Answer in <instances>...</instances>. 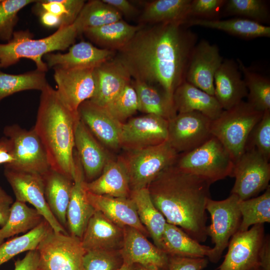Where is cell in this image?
Listing matches in <instances>:
<instances>
[{
    "mask_svg": "<svg viewBox=\"0 0 270 270\" xmlns=\"http://www.w3.org/2000/svg\"><path fill=\"white\" fill-rule=\"evenodd\" d=\"M168 120L146 114L132 118L122 124L120 148L126 151L156 146L168 140Z\"/></svg>",
    "mask_w": 270,
    "mask_h": 270,
    "instance_id": "obj_15",
    "label": "cell"
},
{
    "mask_svg": "<svg viewBox=\"0 0 270 270\" xmlns=\"http://www.w3.org/2000/svg\"><path fill=\"white\" fill-rule=\"evenodd\" d=\"M14 160L10 152L8 138L4 136L0 138V164H8Z\"/></svg>",
    "mask_w": 270,
    "mask_h": 270,
    "instance_id": "obj_54",
    "label": "cell"
},
{
    "mask_svg": "<svg viewBox=\"0 0 270 270\" xmlns=\"http://www.w3.org/2000/svg\"><path fill=\"white\" fill-rule=\"evenodd\" d=\"M238 62L240 70L244 74V80L248 90L247 102L260 112L270 110V80L249 70L240 60H238Z\"/></svg>",
    "mask_w": 270,
    "mask_h": 270,
    "instance_id": "obj_40",
    "label": "cell"
},
{
    "mask_svg": "<svg viewBox=\"0 0 270 270\" xmlns=\"http://www.w3.org/2000/svg\"><path fill=\"white\" fill-rule=\"evenodd\" d=\"M124 240L118 250L123 262L138 264L151 270L168 268V256L150 242L138 230L124 227Z\"/></svg>",
    "mask_w": 270,
    "mask_h": 270,
    "instance_id": "obj_18",
    "label": "cell"
},
{
    "mask_svg": "<svg viewBox=\"0 0 270 270\" xmlns=\"http://www.w3.org/2000/svg\"><path fill=\"white\" fill-rule=\"evenodd\" d=\"M212 121L197 112L178 113L168 120L167 141L178 154L190 152L212 136Z\"/></svg>",
    "mask_w": 270,
    "mask_h": 270,
    "instance_id": "obj_12",
    "label": "cell"
},
{
    "mask_svg": "<svg viewBox=\"0 0 270 270\" xmlns=\"http://www.w3.org/2000/svg\"><path fill=\"white\" fill-rule=\"evenodd\" d=\"M131 84L137 94L139 111L158 116L168 120L176 115L173 100L160 88L136 80L131 81Z\"/></svg>",
    "mask_w": 270,
    "mask_h": 270,
    "instance_id": "obj_35",
    "label": "cell"
},
{
    "mask_svg": "<svg viewBox=\"0 0 270 270\" xmlns=\"http://www.w3.org/2000/svg\"><path fill=\"white\" fill-rule=\"evenodd\" d=\"M104 2L112 6L122 14L128 17L136 15L138 10L127 0H102Z\"/></svg>",
    "mask_w": 270,
    "mask_h": 270,
    "instance_id": "obj_52",
    "label": "cell"
},
{
    "mask_svg": "<svg viewBox=\"0 0 270 270\" xmlns=\"http://www.w3.org/2000/svg\"><path fill=\"white\" fill-rule=\"evenodd\" d=\"M116 54V51L98 48L90 42L82 41L72 44L66 53H48L43 59L48 68H94L113 58Z\"/></svg>",
    "mask_w": 270,
    "mask_h": 270,
    "instance_id": "obj_21",
    "label": "cell"
},
{
    "mask_svg": "<svg viewBox=\"0 0 270 270\" xmlns=\"http://www.w3.org/2000/svg\"><path fill=\"white\" fill-rule=\"evenodd\" d=\"M78 113L70 110L49 84L42 92L34 130L46 150L50 168L74 181V126Z\"/></svg>",
    "mask_w": 270,
    "mask_h": 270,
    "instance_id": "obj_3",
    "label": "cell"
},
{
    "mask_svg": "<svg viewBox=\"0 0 270 270\" xmlns=\"http://www.w3.org/2000/svg\"><path fill=\"white\" fill-rule=\"evenodd\" d=\"M48 84L46 72L36 69L20 74H7L0 70V102L18 92L28 90L42 92Z\"/></svg>",
    "mask_w": 270,
    "mask_h": 270,
    "instance_id": "obj_38",
    "label": "cell"
},
{
    "mask_svg": "<svg viewBox=\"0 0 270 270\" xmlns=\"http://www.w3.org/2000/svg\"><path fill=\"white\" fill-rule=\"evenodd\" d=\"M142 26L132 25L122 19L99 27L86 28L82 34L100 48L117 52L125 46Z\"/></svg>",
    "mask_w": 270,
    "mask_h": 270,
    "instance_id": "obj_31",
    "label": "cell"
},
{
    "mask_svg": "<svg viewBox=\"0 0 270 270\" xmlns=\"http://www.w3.org/2000/svg\"><path fill=\"white\" fill-rule=\"evenodd\" d=\"M183 24L186 26H199L224 32L244 39L270 37V27L243 18L220 20L190 18Z\"/></svg>",
    "mask_w": 270,
    "mask_h": 270,
    "instance_id": "obj_30",
    "label": "cell"
},
{
    "mask_svg": "<svg viewBox=\"0 0 270 270\" xmlns=\"http://www.w3.org/2000/svg\"><path fill=\"white\" fill-rule=\"evenodd\" d=\"M105 108L114 119L121 123H124L138 110L137 94L131 82Z\"/></svg>",
    "mask_w": 270,
    "mask_h": 270,
    "instance_id": "obj_45",
    "label": "cell"
},
{
    "mask_svg": "<svg viewBox=\"0 0 270 270\" xmlns=\"http://www.w3.org/2000/svg\"><path fill=\"white\" fill-rule=\"evenodd\" d=\"M174 165L180 170L212 184L227 176L232 177L234 162L223 144L212 136L198 148L178 154Z\"/></svg>",
    "mask_w": 270,
    "mask_h": 270,
    "instance_id": "obj_5",
    "label": "cell"
},
{
    "mask_svg": "<svg viewBox=\"0 0 270 270\" xmlns=\"http://www.w3.org/2000/svg\"><path fill=\"white\" fill-rule=\"evenodd\" d=\"M224 59L216 44L202 40L194 47L188 63L185 80L214 96V77Z\"/></svg>",
    "mask_w": 270,
    "mask_h": 270,
    "instance_id": "obj_17",
    "label": "cell"
},
{
    "mask_svg": "<svg viewBox=\"0 0 270 270\" xmlns=\"http://www.w3.org/2000/svg\"><path fill=\"white\" fill-rule=\"evenodd\" d=\"M86 190L94 194L118 198H129L131 190L128 172L120 156L112 158L95 180L84 182Z\"/></svg>",
    "mask_w": 270,
    "mask_h": 270,
    "instance_id": "obj_27",
    "label": "cell"
},
{
    "mask_svg": "<svg viewBox=\"0 0 270 270\" xmlns=\"http://www.w3.org/2000/svg\"><path fill=\"white\" fill-rule=\"evenodd\" d=\"M264 224L238 231L231 238L228 251L218 270H254L260 268L258 254L264 238Z\"/></svg>",
    "mask_w": 270,
    "mask_h": 270,
    "instance_id": "obj_16",
    "label": "cell"
},
{
    "mask_svg": "<svg viewBox=\"0 0 270 270\" xmlns=\"http://www.w3.org/2000/svg\"><path fill=\"white\" fill-rule=\"evenodd\" d=\"M197 39L182 22L143 26L115 56L134 80L160 88L173 100Z\"/></svg>",
    "mask_w": 270,
    "mask_h": 270,
    "instance_id": "obj_1",
    "label": "cell"
},
{
    "mask_svg": "<svg viewBox=\"0 0 270 270\" xmlns=\"http://www.w3.org/2000/svg\"><path fill=\"white\" fill-rule=\"evenodd\" d=\"M78 112L80 120L105 148L114 151L121 148L122 123L114 119L105 108L87 100L80 106Z\"/></svg>",
    "mask_w": 270,
    "mask_h": 270,
    "instance_id": "obj_19",
    "label": "cell"
},
{
    "mask_svg": "<svg viewBox=\"0 0 270 270\" xmlns=\"http://www.w3.org/2000/svg\"><path fill=\"white\" fill-rule=\"evenodd\" d=\"M94 68H52L57 93L64 105L73 112L78 113L80 106L95 94L96 82Z\"/></svg>",
    "mask_w": 270,
    "mask_h": 270,
    "instance_id": "obj_14",
    "label": "cell"
},
{
    "mask_svg": "<svg viewBox=\"0 0 270 270\" xmlns=\"http://www.w3.org/2000/svg\"><path fill=\"white\" fill-rule=\"evenodd\" d=\"M138 218L152 238L154 244L162 250V236L166 220L152 200L148 188L131 191Z\"/></svg>",
    "mask_w": 270,
    "mask_h": 270,
    "instance_id": "obj_32",
    "label": "cell"
},
{
    "mask_svg": "<svg viewBox=\"0 0 270 270\" xmlns=\"http://www.w3.org/2000/svg\"><path fill=\"white\" fill-rule=\"evenodd\" d=\"M259 266L261 270H270V238L264 236L258 254Z\"/></svg>",
    "mask_w": 270,
    "mask_h": 270,
    "instance_id": "obj_53",
    "label": "cell"
},
{
    "mask_svg": "<svg viewBox=\"0 0 270 270\" xmlns=\"http://www.w3.org/2000/svg\"><path fill=\"white\" fill-rule=\"evenodd\" d=\"M52 230L44 219L31 230L2 243L0 244V266L20 253L36 250L41 241Z\"/></svg>",
    "mask_w": 270,
    "mask_h": 270,
    "instance_id": "obj_39",
    "label": "cell"
},
{
    "mask_svg": "<svg viewBox=\"0 0 270 270\" xmlns=\"http://www.w3.org/2000/svg\"><path fill=\"white\" fill-rule=\"evenodd\" d=\"M80 240L86 252L118 250L123 242L124 230L95 210Z\"/></svg>",
    "mask_w": 270,
    "mask_h": 270,
    "instance_id": "obj_24",
    "label": "cell"
},
{
    "mask_svg": "<svg viewBox=\"0 0 270 270\" xmlns=\"http://www.w3.org/2000/svg\"><path fill=\"white\" fill-rule=\"evenodd\" d=\"M38 270H84L81 240L51 230L38 246Z\"/></svg>",
    "mask_w": 270,
    "mask_h": 270,
    "instance_id": "obj_9",
    "label": "cell"
},
{
    "mask_svg": "<svg viewBox=\"0 0 270 270\" xmlns=\"http://www.w3.org/2000/svg\"><path fill=\"white\" fill-rule=\"evenodd\" d=\"M238 206L242 220L239 232L248 230L251 226L270 222V186L262 195L248 200H240Z\"/></svg>",
    "mask_w": 270,
    "mask_h": 270,
    "instance_id": "obj_41",
    "label": "cell"
},
{
    "mask_svg": "<svg viewBox=\"0 0 270 270\" xmlns=\"http://www.w3.org/2000/svg\"><path fill=\"white\" fill-rule=\"evenodd\" d=\"M167 270H203L208 264L204 258L168 256Z\"/></svg>",
    "mask_w": 270,
    "mask_h": 270,
    "instance_id": "obj_49",
    "label": "cell"
},
{
    "mask_svg": "<svg viewBox=\"0 0 270 270\" xmlns=\"http://www.w3.org/2000/svg\"><path fill=\"white\" fill-rule=\"evenodd\" d=\"M135 265H136V270H151L146 268L138 264H135Z\"/></svg>",
    "mask_w": 270,
    "mask_h": 270,
    "instance_id": "obj_56",
    "label": "cell"
},
{
    "mask_svg": "<svg viewBox=\"0 0 270 270\" xmlns=\"http://www.w3.org/2000/svg\"><path fill=\"white\" fill-rule=\"evenodd\" d=\"M172 98L177 114L197 112L214 120L224 110L214 96L186 80L176 88Z\"/></svg>",
    "mask_w": 270,
    "mask_h": 270,
    "instance_id": "obj_28",
    "label": "cell"
},
{
    "mask_svg": "<svg viewBox=\"0 0 270 270\" xmlns=\"http://www.w3.org/2000/svg\"><path fill=\"white\" fill-rule=\"evenodd\" d=\"M264 112L243 100L212 121L211 133L225 146L234 162L244 152L250 134Z\"/></svg>",
    "mask_w": 270,
    "mask_h": 270,
    "instance_id": "obj_6",
    "label": "cell"
},
{
    "mask_svg": "<svg viewBox=\"0 0 270 270\" xmlns=\"http://www.w3.org/2000/svg\"><path fill=\"white\" fill-rule=\"evenodd\" d=\"M210 184L174 164L161 172L148 188L152 202L166 222L180 226L200 242L208 236L206 207L210 198Z\"/></svg>",
    "mask_w": 270,
    "mask_h": 270,
    "instance_id": "obj_2",
    "label": "cell"
},
{
    "mask_svg": "<svg viewBox=\"0 0 270 270\" xmlns=\"http://www.w3.org/2000/svg\"><path fill=\"white\" fill-rule=\"evenodd\" d=\"M240 199L234 194L222 200L209 198L206 210L210 215L212 222L207 226L208 236L214 244L208 257L212 262H217L228 246L230 239L238 232L242 216L238 206Z\"/></svg>",
    "mask_w": 270,
    "mask_h": 270,
    "instance_id": "obj_10",
    "label": "cell"
},
{
    "mask_svg": "<svg viewBox=\"0 0 270 270\" xmlns=\"http://www.w3.org/2000/svg\"><path fill=\"white\" fill-rule=\"evenodd\" d=\"M122 14L102 0L86 2L74 22L79 34L84 30L99 27L122 20Z\"/></svg>",
    "mask_w": 270,
    "mask_h": 270,
    "instance_id": "obj_37",
    "label": "cell"
},
{
    "mask_svg": "<svg viewBox=\"0 0 270 270\" xmlns=\"http://www.w3.org/2000/svg\"><path fill=\"white\" fill-rule=\"evenodd\" d=\"M74 158L76 173L66 212L67 226L69 234L81 239L95 210L87 198L84 171L76 151Z\"/></svg>",
    "mask_w": 270,
    "mask_h": 270,
    "instance_id": "obj_23",
    "label": "cell"
},
{
    "mask_svg": "<svg viewBox=\"0 0 270 270\" xmlns=\"http://www.w3.org/2000/svg\"><path fill=\"white\" fill-rule=\"evenodd\" d=\"M78 32L74 23L61 27L48 36L34 38L28 30L14 31L12 39L0 44L1 68L16 64L21 58H28L36 64V70L46 72L48 67L44 61V56L56 50H64L74 44Z\"/></svg>",
    "mask_w": 270,
    "mask_h": 270,
    "instance_id": "obj_4",
    "label": "cell"
},
{
    "mask_svg": "<svg viewBox=\"0 0 270 270\" xmlns=\"http://www.w3.org/2000/svg\"><path fill=\"white\" fill-rule=\"evenodd\" d=\"M123 261L118 250H93L86 252L84 270H116Z\"/></svg>",
    "mask_w": 270,
    "mask_h": 270,
    "instance_id": "obj_46",
    "label": "cell"
},
{
    "mask_svg": "<svg viewBox=\"0 0 270 270\" xmlns=\"http://www.w3.org/2000/svg\"><path fill=\"white\" fill-rule=\"evenodd\" d=\"M238 64L224 60L214 77V95L223 110L237 105L247 96L248 90Z\"/></svg>",
    "mask_w": 270,
    "mask_h": 270,
    "instance_id": "obj_25",
    "label": "cell"
},
{
    "mask_svg": "<svg viewBox=\"0 0 270 270\" xmlns=\"http://www.w3.org/2000/svg\"><path fill=\"white\" fill-rule=\"evenodd\" d=\"M126 152L120 156L128 172L131 191L148 188L161 172L175 164L178 156L168 141Z\"/></svg>",
    "mask_w": 270,
    "mask_h": 270,
    "instance_id": "obj_7",
    "label": "cell"
},
{
    "mask_svg": "<svg viewBox=\"0 0 270 270\" xmlns=\"http://www.w3.org/2000/svg\"><path fill=\"white\" fill-rule=\"evenodd\" d=\"M12 198L0 186V226H3L7 222L14 203Z\"/></svg>",
    "mask_w": 270,
    "mask_h": 270,
    "instance_id": "obj_51",
    "label": "cell"
},
{
    "mask_svg": "<svg viewBox=\"0 0 270 270\" xmlns=\"http://www.w3.org/2000/svg\"><path fill=\"white\" fill-rule=\"evenodd\" d=\"M232 177L235 178V182L231 194L241 200L252 198L270 186L269 160L256 148L246 147L234 163Z\"/></svg>",
    "mask_w": 270,
    "mask_h": 270,
    "instance_id": "obj_11",
    "label": "cell"
},
{
    "mask_svg": "<svg viewBox=\"0 0 270 270\" xmlns=\"http://www.w3.org/2000/svg\"><path fill=\"white\" fill-rule=\"evenodd\" d=\"M116 270H136V265L123 262L122 266Z\"/></svg>",
    "mask_w": 270,
    "mask_h": 270,
    "instance_id": "obj_55",
    "label": "cell"
},
{
    "mask_svg": "<svg viewBox=\"0 0 270 270\" xmlns=\"http://www.w3.org/2000/svg\"><path fill=\"white\" fill-rule=\"evenodd\" d=\"M87 198L96 210L102 212L113 222L124 228H134L146 236L149 235L141 223L134 203L130 198L98 195L86 191Z\"/></svg>",
    "mask_w": 270,
    "mask_h": 270,
    "instance_id": "obj_26",
    "label": "cell"
},
{
    "mask_svg": "<svg viewBox=\"0 0 270 270\" xmlns=\"http://www.w3.org/2000/svg\"><path fill=\"white\" fill-rule=\"evenodd\" d=\"M96 88L92 103L106 108L130 83L132 78L125 66L116 57L94 68Z\"/></svg>",
    "mask_w": 270,
    "mask_h": 270,
    "instance_id": "obj_22",
    "label": "cell"
},
{
    "mask_svg": "<svg viewBox=\"0 0 270 270\" xmlns=\"http://www.w3.org/2000/svg\"><path fill=\"white\" fill-rule=\"evenodd\" d=\"M226 2L225 0H192L188 18L218 20V16Z\"/></svg>",
    "mask_w": 270,
    "mask_h": 270,
    "instance_id": "obj_48",
    "label": "cell"
},
{
    "mask_svg": "<svg viewBox=\"0 0 270 270\" xmlns=\"http://www.w3.org/2000/svg\"><path fill=\"white\" fill-rule=\"evenodd\" d=\"M254 270H261V269L260 268H258L255 269Z\"/></svg>",
    "mask_w": 270,
    "mask_h": 270,
    "instance_id": "obj_57",
    "label": "cell"
},
{
    "mask_svg": "<svg viewBox=\"0 0 270 270\" xmlns=\"http://www.w3.org/2000/svg\"><path fill=\"white\" fill-rule=\"evenodd\" d=\"M44 220L34 208L29 207L26 203L16 200L12 206L7 222L0 228V244L6 238L31 230Z\"/></svg>",
    "mask_w": 270,
    "mask_h": 270,
    "instance_id": "obj_36",
    "label": "cell"
},
{
    "mask_svg": "<svg viewBox=\"0 0 270 270\" xmlns=\"http://www.w3.org/2000/svg\"><path fill=\"white\" fill-rule=\"evenodd\" d=\"M34 0H0V40L10 41L14 32L19 12Z\"/></svg>",
    "mask_w": 270,
    "mask_h": 270,
    "instance_id": "obj_44",
    "label": "cell"
},
{
    "mask_svg": "<svg viewBox=\"0 0 270 270\" xmlns=\"http://www.w3.org/2000/svg\"><path fill=\"white\" fill-rule=\"evenodd\" d=\"M39 254L37 250L27 252L22 259H18L14 262V270H38Z\"/></svg>",
    "mask_w": 270,
    "mask_h": 270,
    "instance_id": "obj_50",
    "label": "cell"
},
{
    "mask_svg": "<svg viewBox=\"0 0 270 270\" xmlns=\"http://www.w3.org/2000/svg\"><path fill=\"white\" fill-rule=\"evenodd\" d=\"M1 68V66H0V68Z\"/></svg>",
    "mask_w": 270,
    "mask_h": 270,
    "instance_id": "obj_58",
    "label": "cell"
},
{
    "mask_svg": "<svg viewBox=\"0 0 270 270\" xmlns=\"http://www.w3.org/2000/svg\"><path fill=\"white\" fill-rule=\"evenodd\" d=\"M192 0H155L146 2L139 17L140 24H154L188 19Z\"/></svg>",
    "mask_w": 270,
    "mask_h": 270,
    "instance_id": "obj_33",
    "label": "cell"
},
{
    "mask_svg": "<svg viewBox=\"0 0 270 270\" xmlns=\"http://www.w3.org/2000/svg\"><path fill=\"white\" fill-rule=\"evenodd\" d=\"M4 175L12 190L16 200L32 204L54 231L68 234L48 205L44 196L42 175L8 168H4Z\"/></svg>",
    "mask_w": 270,
    "mask_h": 270,
    "instance_id": "obj_13",
    "label": "cell"
},
{
    "mask_svg": "<svg viewBox=\"0 0 270 270\" xmlns=\"http://www.w3.org/2000/svg\"><path fill=\"white\" fill-rule=\"evenodd\" d=\"M246 147H253L268 160L270 159V110L262 116L252 130Z\"/></svg>",
    "mask_w": 270,
    "mask_h": 270,
    "instance_id": "obj_47",
    "label": "cell"
},
{
    "mask_svg": "<svg viewBox=\"0 0 270 270\" xmlns=\"http://www.w3.org/2000/svg\"><path fill=\"white\" fill-rule=\"evenodd\" d=\"M224 12L258 23L267 22L270 12L266 2L262 0H229L224 6Z\"/></svg>",
    "mask_w": 270,
    "mask_h": 270,
    "instance_id": "obj_43",
    "label": "cell"
},
{
    "mask_svg": "<svg viewBox=\"0 0 270 270\" xmlns=\"http://www.w3.org/2000/svg\"><path fill=\"white\" fill-rule=\"evenodd\" d=\"M212 248L200 244L178 226L166 223L162 236V250L168 256L208 258Z\"/></svg>",
    "mask_w": 270,
    "mask_h": 270,
    "instance_id": "obj_34",
    "label": "cell"
},
{
    "mask_svg": "<svg viewBox=\"0 0 270 270\" xmlns=\"http://www.w3.org/2000/svg\"><path fill=\"white\" fill-rule=\"evenodd\" d=\"M42 176L48 205L58 221L65 228L67 226L66 212L73 181L51 168Z\"/></svg>",
    "mask_w": 270,
    "mask_h": 270,
    "instance_id": "obj_29",
    "label": "cell"
},
{
    "mask_svg": "<svg viewBox=\"0 0 270 270\" xmlns=\"http://www.w3.org/2000/svg\"><path fill=\"white\" fill-rule=\"evenodd\" d=\"M85 3L84 0H38L34 2L32 10L36 16L42 12L54 14L66 26L74 23Z\"/></svg>",
    "mask_w": 270,
    "mask_h": 270,
    "instance_id": "obj_42",
    "label": "cell"
},
{
    "mask_svg": "<svg viewBox=\"0 0 270 270\" xmlns=\"http://www.w3.org/2000/svg\"><path fill=\"white\" fill-rule=\"evenodd\" d=\"M8 138L14 160L4 168L43 175L50 168L44 147L34 130L18 124L6 126L3 130Z\"/></svg>",
    "mask_w": 270,
    "mask_h": 270,
    "instance_id": "obj_8",
    "label": "cell"
},
{
    "mask_svg": "<svg viewBox=\"0 0 270 270\" xmlns=\"http://www.w3.org/2000/svg\"><path fill=\"white\" fill-rule=\"evenodd\" d=\"M74 137L76 152L83 169L85 180L91 182L102 174L112 158L80 118L75 124Z\"/></svg>",
    "mask_w": 270,
    "mask_h": 270,
    "instance_id": "obj_20",
    "label": "cell"
}]
</instances>
